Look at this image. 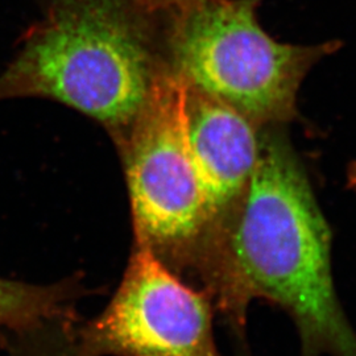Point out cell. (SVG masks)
Listing matches in <instances>:
<instances>
[{
    "mask_svg": "<svg viewBox=\"0 0 356 356\" xmlns=\"http://www.w3.org/2000/svg\"><path fill=\"white\" fill-rule=\"evenodd\" d=\"M204 0H134L143 13L152 19H169Z\"/></svg>",
    "mask_w": 356,
    "mask_h": 356,
    "instance_id": "obj_8",
    "label": "cell"
},
{
    "mask_svg": "<svg viewBox=\"0 0 356 356\" xmlns=\"http://www.w3.org/2000/svg\"><path fill=\"white\" fill-rule=\"evenodd\" d=\"M259 0H204L168 22L172 70L260 127L297 115V95L312 67L341 44L280 42L260 26Z\"/></svg>",
    "mask_w": 356,
    "mask_h": 356,
    "instance_id": "obj_3",
    "label": "cell"
},
{
    "mask_svg": "<svg viewBox=\"0 0 356 356\" xmlns=\"http://www.w3.org/2000/svg\"><path fill=\"white\" fill-rule=\"evenodd\" d=\"M76 316L41 319L10 332L0 348L10 356H83L76 338Z\"/></svg>",
    "mask_w": 356,
    "mask_h": 356,
    "instance_id": "obj_7",
    "label": "cell"
},
{
    "mask_svg": "<svg viewBox=\"0 0 356 356\" xmlns=\"http://www.w3.org/2000/svg\"><path fill=\"white\" fill-rule=\"evenodd\" d=\"M348 185L356 193V161L348 168Z\"/></svg>",
    "mask_w": 356,
    "mask_h": 356,
    "instance_id": "obj_9",
    "label": "cell"
},
{
    "mask_svg": "<svg viewBox=\"0 0 356 356\" xmlns=\"http://www.w3.org/2000/svg\"><path fill=\"white\" fill-rule=\"evenodd\" d=\"M152 20L134 0H49L0 76V99L42 97L108 127L132 124L157 70Z\"/></svg>",
    "mask_w": 356,
    "mask_h": 356,
    "instance_id": "obj_2",
    "label": "cell"
},
{
    "mask_svg": "<svg viewBox=\"0 0 356 356\" xmlns=\"http://www.w3.org/2000/svg\"><path fill=\"white\" fill-rule=\"evenodd\" d=\"M216 307L136 241L126 273L102 313L78 321L83 356H225L214 337Z\"/></svg>",
    "mask_w": 356,
    "mask_h": 356,
    "instance_id": "obj_5",
    "label": "cell"
},
{
    "mask_svg": "<svg viewBox=\"0 0 356 356\" xmlns=\"http://www.w3.org/2000/svg\"><path fill=\"white\" fill-rule=\"evenodd\" d=\"M280 129L263 127L257 165L209 231L195 281L235 337L244 338L248 309L263 300L291 317L301 356H356V332L335 292L329 225Z\"/></svg>",
    "mask_w": 356,
    "mask_h": 356,
    "instance_id": "obj_1",
    "label": "cell"
},
{
    "mask_svg": "<svg viewBox=\"0 0 356 356\" xmlns=\"http://www.w3.org/2000/svg\"><path fill=\"white\" fill-rule=\"evenodd\" d=\"M186 113L191 152L204 188L210 231L239 200L252 176L261 151L263 127L189 85Z\"/></svg>",
    "mask_w": 356,
    "mask_h": 356,
    "instance_id": "obj_6",
    "label": "cell"
},
{
    "mask_svg": "<svg viewBox=\"0 0 356 356\" xmlns=\"http://www.w3.org/2000/svg\"><path fill=\"white\" fill-rule=\"evenodd\" d=\"M188 85L172 69H157L132 122L127 179L136 241L181 279H197L210 218L191 152Z\"/></svg>",
    "mask_w": 356,
    "mask_h": 356,
    "instance_id": "obj_4",
    "label": "cell"
}]
</instances>
